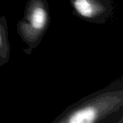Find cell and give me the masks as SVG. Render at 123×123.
<instances>
[{
  "instance_id": "obj_1",
  "label": "cell",
  "mask_w": 123,
  "mask_h": 123,
  "mask_svg": "<svg viewBox=\"0 0 123 123\" xmlns=\"http://www.w3.org/2000/svg\"><path fill=\"white\" fill-rule=\"evenodd\" d=\"M55 123H123V78L68 106Z\"/></svg>"
},
{
  "instance_id": "obj_2",
  "label": "cell",
  "mask_w": 123,
  "mask_h": 123,
  "mask_svg": "<svg viewBox=\"0 0 123 123\" xmlns=\"http://www.w3.org/2000/svg\"><path fill=\"white\" fill-rule=\"evenodd\" d=\"M50 24V13L46 0H27L22 18L17 25V32L27 45L23 51L30 55L41 43Z\"/></svg>"
},
{
  "instance_id": "obj_3",
  "label": "cell",
  "mask_w": 123,
  "mask_h": 123,
  "mask_svg": "<svg viewBox=\"0 0 123 123\" xmlns=\"http://www.w3.org/2000/svg\"><path fill=\"white\" fill-rule=\"evenodd\" d=\"M73 14L86 22L103 25L112 14V0H68Z\"/></svg>"
},
{
  "instance_id": "obj_4",
  "label": "cell",
  "mask_w": 123,
  "mask_h": 123,
  "mask_svg": "<svg viewBox=\"0 0 123 123\" xmlns=\"http://www.w3.org/2000/svg\"><path fill=\"white\" fill-rule=\"evenodd\" d=\"M10 59V44L6 16H0V69Z\"/></svg>"
}]
</instances>
